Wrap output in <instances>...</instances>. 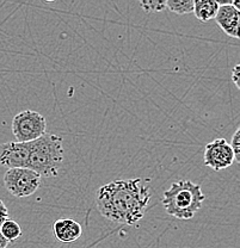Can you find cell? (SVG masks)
I'll return each instance as SVG.
<instances>
[{
  "label": "cell",
  "mask_w": 240,
  "mask_h": 248,
  "mask_svg": "<svg viewBox=\"0 0 240 248\" xmlns=\"http://www.w3.org/2000/svg\"><path fill=\"white\" fill-rule=\"evenodd\" d=\"M29 146L20 142H6L0 144V165L11 169H27Z\"/></svg>",
  "instance_id": "cell-7"
},
{
  "label": "cell",
  "mask_w": 240,
  "mask_h": 248,
  "mask_svg": "<svg viewBox=\"0 0 240 248\" xmlns=\"http://www.w3.org/2000/svg\"><path fill=\"white\" fill-rule=\"evenodd\" d=\"M41 175L29 169L7 170L4 175V186L7 192L17 198L29 197L38 190Z\"/></svg>",
  "instance_id": "cell-5"
},
{
  "label": "cell",
  "mask_w": 240,
  "mask_h": 248,
  "mask_svg": "<svg viewBox=\"0 0 240 248\" xmlns=\"http://www.w3.org/2000/svg\"><path fill=\"white\" fill-rule=\"evenodd\" d=\"M151 188L140 178L113 180L98 188L96 204L104 218L133 226L143 219L151 201Z\"/></svg>",
  "instance_id": "cell-1"
},
{
  "label": "cell",
  "mask_w": 240,
  "mask_h": 248,
  "mask_svg": "<svg viewBox=\"0 0 240 248\" xmlns=\"http://www.w3.org/2000/svg\"><path fill=\"white\" fill-rule=\"evenodd\" d=\"M0 232H1L2 236L7 240L9 242H15L22 236L23 232L20 228L19 224L17 223L15 219L7 218L4 223L0 227Z\"/></svg>",
  "instance_id": "cell-11"
},
{
  "label": "cell",
  "mask_w": 240,
  "mask_h": 248,
  "mask_svg": "<svg viewBox=\"0 0 240 248\" xmlns=\"http://www.w3.org/2000/svg\"><path fill=\"white\" fill-rule=\"evenodd\" d=\"M54 235L56 240L64 244H71L80 239L82 234L81 226L73 218H60L54 223Z\"/></svg>",
  "instance_id": "cell-9"
},
{
  "label": "cell",
  "mask_w": 240,
  "mask_h": 248,
  "mask_svg": "<svg viewBox=\"0 0 240 248\" xmlns=\"http://www.w3.org/2000/svg\"><path fill=\"white\" fill-rule=\"evenodd\" d=\"M216 0H195L193 1V14L201 22H209L215 19L219 10Z\"/></svg>",
  "instance_id": "cell-10"
},
{
  "label": "cell",
  "mask_w": 240,
  "mask_h": 248,
  "mask_svg": "<svg viewBox=\"0 0 240 248\" xmlns=\"http://www.w3.org/2000/svg\"><path fill=\"white\" fill-rule=\"evenodd\" d=\"M166 9L177 15H189L193 12V0H171L166 1Z\"/></svg>",
  "instance_id": "cell-12"
},
{
  "label": "cell",
  "mask_w": 240,
  "mask_h": 248,
  "mask_svg": "<svg viewBox=\"0 0 240 248\" xmlns=\"http://www.w3.org/2000/svg\"><path fill=\"white\" fill-rule=\"evenodd\" d=\"M7 218H10L9 210H7V208H6V205L4 204V202L0 200V227H1V224L4 223Z\"/></svg>",
  "instance_id": "cell-15"
},
{
  "label": "cell",
  "mask_w": 240,
  "mask_h": 248,
  "mask_svg": "<svg viewBox=\"0 0 240 248\" xmlns=\"http://www.w3.org/2000/svg\"><path fill=\"white\" fill-rule=\"evenodd\" d=\"M29 157L27 169L41 177H56L64 164L63 139L55 134H47L35 141L28 142Z\"/></svg>",
  "instance_id": "cell-3"
},
{
  "label": "cell",
  "mask_w": 240,
  "mask_h": 248,
  "mask_svg": "<svg viewBox=\"0 0 240 248\" xmlns=\"http://www.w3.org/2000/svg\"><path fill=\"white\" fill-rule=\"evenodd\" d=\"M232 6H233L236 10H238V11H240V1H239V0H232Z\"/></svg>",
  "instance_id": "cell-18"
},
{
  "label": "cell",
  "mask_w": 240,
  "mask_h": 248,
  "mask_svg": "<svg viewBox=\"0 0 240 248\" xmlns=\"http://www.w3.org/2000/svg\"><path fill=\"white\" fill-rule=\"evenodd\" d=\"M215 20L226 35L233 38H239L240 11L234 9L232 4L219 7Z\"/></svg>",
  "instance_id": "cell-8"
},
{
  "label": "cell",
  "mask_w": 240,
  "mask_h": 248,
  "mask_svg": "<svg viewBox=\"0 0 240 248\" xmlns=\"http://www.w3.org/2000/svg\"><path fill=\"white\" fill-rule=\"evenodd\" d=\"M239 68H240L239 64H236V67H234L233 71H232V81L234 82V85H236L237 89H240V84H239Z\"/></svg>",
  "instance_id": "cell-16"
},
{
  "label": "cell",
  "mask_w": 240,
  "mask_h": 248,
  "mask_svg": "<svg viewBox=\"0 0 240 248\" xmlns=\"http://www.w3.org/2000/svg\"><path fill=\"white\" fill-rule=\"evenodd\" d=\"M229 146H231L232 152H233L234 162H238L239 164L240 162V129L239 128L234 131Z\"/></svg>",
  "instance_id": "cell-14"
},
{
  "label": "cell",
  "mask_w": 240,
  "mask_h": 248,
  "mask_svg": "<svg viewBox=\"0 0 240 248\" xmlns=\"http://www.w3.org/2000/svg\"><path fill=\"white\" fill-rule=\"evenodd\" d=\"M205 200L200 184L190 180H178L164 191L162 205L170 216L188 221L201 210Z\"/></svg>",
  "instance_id": "cell-2"
},
{
  "label": "cell",
  "mask_w": 240,
  "mask_h": 248,
  "mask_svg": "<svg viewBox=\"0 0 240 248\" xmlns=\"http://www.w3.org/2000/svg\"><path fill=\"white\" fill-rule=\"evenodd\" d=\"M7 246H9V241L0 232V248H7Z\"/></svg>",
  "instance_id": "cell-17"
},
{
  "label": "cell",
  "mask_w": 240,
  "mask_h": 248,
  "mask_svg": "<svg viewBox=\"0 0 240 248\" xmlns=\"http://www.w3.org/2000/svg\"><path fill=\"white\" fill-rule=\"evenodd\" d=\"M206 166L219 172L234 164V155L231 146L224 139H216L207 143L203 154Z\"/></svg>",
  "instance_id": "cell-6"
},
{
  "label": "cell",
  "mask_w": 240,
  "mask_h": 248,
  "mask_svg": "<svg viewBox=\"0 0 240 248\" xmlns=\"http://www.w3.org/2000/svg\"><path fill=\"white\" fill-rule=\"evenodd\" d=\"M47 121L41 115L32 110H25L17 113L12 121V134L17 142L27 143L35 141L46 134Z\"/></svg>",
  "instance_id": "cell-4"
},
{
  "label": "cell",
  "mask_w": 240,
  "mask_h": 248,
  "mask_svg": "<svg viewBox=\"0 0 240 248\" xmlns=\"http://www.w3.org/2000/svg\"><path fill=\"white\" fill-rule=\"evenodd\" d=\"M141 7L146 14H157V12H162L166 10V1H153V0H144L140 2Z\"/></svg>",
  "instance_id": "cell-13"
}]
</instances>
